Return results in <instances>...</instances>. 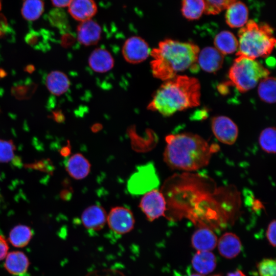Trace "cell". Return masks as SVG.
Here are the masks:
<instances>
[{
    "mask_svg": "<svg viewBox=\"0 0 276 276\" xmlns=\"http://www.w3.org/2000/svg\"><path fill=\"white\" fill-rule=\"evenodd\" d=\"M199 52L198 46L191 42L171 39L160 41L158 47L150 52L153 58L151 67L153 76L167 81L175 77L178 73L188 70L197 72Z\"/></svg>",
    "mask_w": 276,
    "mask_h": 276,
    "instance_id": "1",
    "label": "cell"
},
{
    "mask_svg": "<svg viewBox=\"0 0 276 276\" xmlns=\"http://www.w3.org/2000/svg\"><path fill=\"white\" fill-rule=\"evenodd\" d=\"M166 141L164 159L173 169L198 170L209 164L215 151L203 138L192 133L169 134Z\"/></svg>",
    "mask_w": 276,
    "mask_h": 276,
    "instance_id": "2",
    "label": "cell"
},
{
    "mask_svg": "<svg viewBox=\"0 0 276 276\" xmlns=\"http://www.w3.org/2000/svg\"><path fill=\"white\" fill-rule=\"evenodd\" d=\"M200 89V84L197 78L177 75L160 85L148 107L164 116H171L177 111L199 105Z\"/></svg>",
    "mask_w": 276,
    "mask_h": 276,
    "instance_id": "3",
    "label": "cell"
},
{
    "mask_svg": "<svg viewBox=\"0 0 276 276\" xmlns=\"http://www.w3.org/2000/svg\"><path fill=\"white\" fill-rule=\"evenodd\" d=\"M238 57L255 60L268 57L275 46L273 29L268 24L249 20L238 33Z\"/></svg>",
    "mask_w": 276,
    "mask_h": 276,
    "instance_id": "4",
    "label": "cell"
},
{
    "mask_svg": "<svg viewBox=\"0 0 276 276\" xmlns=\"http://www.w3.org/2000/svg\"><path fill=\"white\" fill-rule=\"evenodd\" d=\"M270 72L260 62L249 58L238 57L228 72L231 84L240 93L254 88Z\"/></svg>",
    "mask_w": 276,
    "mask_h": 276,
    "instance_id": "5",
    "label": "cell"
},
{
    "mask_svg": "<svg viewBox=\"0 0 276 276\" xmlns=\"http://www.w3.org/2000/svg\"><path fill=\"white\" fill-rule=\"evenodd\" d=\"M159 179L153 164L151 162L137 166L136 171L127 181V190L133 195H140L156 189Z\"/></svg>",
    "mask_w": 276,
    "mask_h": 276,
    "instance_id": "6",
    "label": "cell"
},
{
    "mask_svg": "<svg viewBox=\"0 0 276 276\" xmlns=\"http://www.w3.org/2000/svg\"><path fill=\"white\" fill-rule=\"evenodd\" d=\"M139 206L149 221L165 215L166 202L163 194L157 189L150 191L142 197Z\"/></svg>",
    "mask_w": 276,
    "mask_h": 276,
    "instance_id": "7",
    "label": "cell"
},
{
    "mask_svg": "<svg viewBox=\"0 0 276 276\" xmlns=\"http://www.w3.org/2000/svg\"><path fill=\"white\" fill-rule=\"evenodd\" d=\"M107 221L110 229L118 235L131 231L135 222L132 212L123 206L112 208L107 217Z\"/></svg>",
    "mask_w": 276,
    "mask_h": 276,
    "instance_id": "8",
    "label": "cell"
},
{
    "mask_svg": "<svg viewBox=\"0 0 276 276\" xmlns=\"http://www.w3.org/2000/svg\"><path fill=\"white\" fill-rule=\"evenodd\" d=\"M211 127L214 134L220 142L231 145L236 141L238 128L228 117L220 116L213 118Z\"/></svg>",
    "mask_w": 276,
    "mask_h": 276,
    "instance_id": "9",
    "label": "cell"
},
{
    "mask_svg": "<svg viewBox=\"0 0 276 276\" xmlns=\"http://www.w3.org/2000/svg\"><path fill=\"white\" fill-rule=\"evenodd\" d=\"M151 50L144 39L139 36H132L125 42L122 54L125 59L130 63H140L147 58Z\"/></svg>",
    "mask_w": 276,
    "mask_h": 276,
    "instance_id": "10",
    "label": "cell"
},
{
    "mask_svg": "<svg viewBox=\"0 0 276 276\" xmlns=\"http://www.w3.org/2000/svg\"><path fill=\"white\" fill-rule=\"evenodd\" d=\"M224 55L215 48L208 47L199 51L197 63L204 71L215 73L223 64Z\"/></svg>",
    "mask_w": 276,
    "mask_h": 276,
    "instance_id": "11",
    "label": "cell"
},
{
    "mask_svg": "<svg viewBox=\"0 0 276 276\" xmlns=\"http://www.w3.org/2000/svg\"><path fill=\"white\" fill-rule=\"evenodd\" d=\"M107 214L103 207L93 205L87 208L82 213L81 220L87 229L98 231L101 229L107 221Z\"/></svg>",
    "mask_w": 276,
    "mask_h": 276,
    "instance_id": "12",
    "label": "cell"
},
{
    "mask_svg": "<svg viewBox=\"0 0 276 276\" xmlns=\"http://www.w3.org/2000/svg\"><path fill=\"white\" fill-rule=\"evenodd\" d=\"M67 7L72 17L80 22L91 19L98 11L94 0H71Z\"/></svg>",
    "mask_w": 276,
    "mask_h": 276,
    "instance_id": "13",
    "label": "cell"
},
{
    "mask_svg": "<svg viewBox=\"0 0 276 276\" xmlns=\"http://www.w3.org/2000/svg\"><path fill=\"white\" fill-rule=\"evenodd\" d=\"M30 264L27 256L22 251L16 250L8 253L5 258L4 266L10 274L21 276L27 272Z\"/></svg>",
    "mask_w": 276,
    "mask_h": 276,
    "instance_id": "14",
    "label": "cell"
},
{
    "mask_svg": "<svg viewBox=\"0 0 276 276\" xmlns=\"http://www.w3.org/2000/svg\"><path fill=\"white\" fill-rule=\"evenodd\" d=\"M101 32L100 26L91 19L82 21L77 27L78 39L84 45H93L100 40Z\"/></svg>",
    "mask_w": 276,
    "mask_h": 276,
    "instance_id": "15",
    "label": "cell"
},
{
    "mask_svg": "<svg viewBox=\"0 0 276 276\" xmlns=\"http://www.w3.org/2000/svg\"><path fill=\"white\" fill-rule=\"evenodd\" d=\"M217 242L216 234L206 227L196 230L191 238L192 246L197 251H211L216 247Z\"/></svg>",
    "mask_w": 276,
    "mask_h": 276,
    "instance_id": "16",
    "label": "cell"
},
{
    "mask_svg": "<svg viewBox=\"0 0 276 276\" xmlns=\"http://www.w3.org/2000/svg\"><path fill=\"white\" fill-rule=\"evenodd\" d=\"M226 9L225 21L230 27H242L247 22L248 8L242 2L237 1L231 4Z\"/></svg>",
    "mask_w": 276,
    "mask_h": 276,
    "instance_id": "17",
    "label": "cell"
},
{
    "mask_svg": "<svg viewBox=\"0 0 276 276\" xmlns=\"http://www.w3.org/2000/svg\"><path fill=\"white\" fill-rule=\"evenodd\" d=\"M217 243L220 255L228 259L237 257L242 248L240 238L233 233L227 232L223 234L219 238Z\"/></svg>",
    "mask_w": 276,
    "mask_h": 276,
    "instance_id": "18",
    "label": "cell"
},
{
    "mask_svg": "<svg viewBox=\"0 0 276 276\" xmlns=\"http://www.w3.org/2000/svg\"><path fill=\"white\" fill-rule=\"evenodd\" d=\"M65 168L71 177L76 179H81L88 174L90 164L82 154L76 153L67 159Z\"/></svg>",
    "mask_w": 276,
    "mask_h": 276,
    "instance_id": "19",
    "label": "cell"
},
{
    "mask_svg": "<svg viewBox=\"0 0 276 276\" xmlns=\"http://www.w3.org/2000/svg\"><path fill=\"white\" fill-rule=\"evenodd\" d=\"M192 265L198 273L207 274L215 269L216 258L211 251H197L192 259Z\"/></svg>",
    "mask_w": 276,
    "mask_h": 276,
    "instance_id": "20",
    "label": "cell"
},
{
    "mask_svg": "<svg viewBox=\"0 0 276 276\" xmlns=\"http://www.w3.org/2000/svg\"><path fill=\"white\" fill-rule=\"evenodd\" d=\"M90 67L97 72H105L110 70L113 60L110 54L103 49L95 50L90 55L89 60Z\"/></svg>",
    "mask_w": 276,
    "mask_h": 276,
    "instance_id": "21",
    "label": "cell"
},
{
    "mask_svg": "<svg viewBox=\"0 0 276 276\" xmlns=\"http://www.w3.org/2000/svg\"><path fill=\"white\" fill-rule=\"evenodd\" d=\"M215 48L223 55L232 54L238 48V40L228 31H222L217 34L214 41Z\"/></svg>",
    "mask_w": 276,
    "mask_h": 276,
    "instance_id": "22",
    "label": "cell"
},
{
    "mask_svg": "<svg viewBox=\"0 0 276 276\" xmlns=\"http://www.w3.org/2000/svg\"><path fill=\"white\" fill-rule=\"evenodd\" d=\"M46 84L51 93L59 96L67 90L70 86V81L64 73L59 71H53L47 76Z\"/></svg>",
    "mask_w": 276,
    "mask_h": 276,
    "instance_id": "23",
    "label": "cell"
},
{
    "mask_svg": "<svg viewBox=\"0 0 276 276\" xmlns=\"http://www.w3.org/2000/svg\"><path fill=\"white\" fill-rule=\"evenodd\" d=\"M32 236L33 232L29 226L19 224L12 228L9 233L8 239L14 247L22 248L29 243Z\"/></svg>",
    "mask_w": 276,
    "mask_h": 276,
    "instance_id": "24",
    "label": "cell"
},
{
    "mask_svg": "<svg viewBox=\"0 0 276 276\" xmlns=\"http://www.w3.org/2000/svg\"><path fill=\"white\" fill-rule=\"evenodd\" d=\"M205 3L204 0H182L181 13L187 19H199L204 12Z\"/></svg>",
    "mask_w": 276,
    "mask_h": 276,
    "instance_id": "25",
    "label": "cell"
},
{
    "mask_svg": "<svg viewBox=\"0 0 276 276\" xmlns=\"http://www.w3.org/2000/svg\"><path fill=\"white\" fill-rule=\"evenodd\" d=\"M275 79L273 77H267L262 79L258 87V93L261 100L272 104L275 102Z\"/></svg>",
    "mask_w": 276,
    "mask_h": 276,
    "instance_id": "26",
    "label": "cell"
},
{
    "mask_svg": "<svg viewBox=\"0 0 276 276\" xmlns=\"http://www.w3.org/2000/svg\"><path fill=\"white\" fill-rule=\"evenodd\" d=\"M44 10V2L42 0H25L21 8L23 17L30 21L38 19Z\"/></svg>",
    "mask_w": 276,
    "mask_h": 276,
    "instance_id": "27",
    "label": "cell"
},
{
    "mask_svg": "<svg viewBox=\"0 0 276 276\" xmlns=\"http://www.w3.org/2000/svg\"><path fill=\"white\" fill-rule=\"evenodd\" d=\"M276 132L274 127H267L261 132L259 142L262 149L268 153H275Z\"/></svg>",
    "mask_w": 276,
    "mask_h": 276,
    "instance_id": "28",
    "label": "cell"
},
{
    "mask_svg": "<svg viewBox=\"0 0 276 276\" xmlns=\"http://www.w3.org/2000/svg\"><path fill=\"white\" fill-rule=\"evenodd\" d=\"M205 14H217L226 9L231 4L238 0H204Z\"/></svg>",
    "mask_w": 276,
    "mask_h": 276,
    "instance_id": "29",
    "label": "cell"
},
{
    "mask_svg": "<svg viewBox=\"0 0 276 276\" xmlns=\"http://www.w3.org/2000/svg\"><path fill=\"white\" fill-rule=\"evenodd\" d=\"M275 260L271 258L263 259L257 264L260 276H275Z\"/></svg>",
    "mask_w": 276,
    "mask_h": 276,
    "instance_id": "30",
    "label": "cell"
},
{
    "mask_svg": "<svg viewBox=\"0 0 276 276\" xmlns=\"http://www.w3.org/2000/svg\"><path fill=\"white\" fill-rule=\"evenodd\" d=\"M15 147L11 141L0 140V163H6L14 157Z\"/></svg>",
    "mask_w": 276,
    "mask_h": 276,
    "instance_id": "31",
    "label": "cell"
},
{
    "mask_svg": "<svg viewBox=\"0 0 276 276\" xmlns=\"http://www.w3.org/2000/svg\"><path fill=\"white\" fill-rule=\"evenodd\" d=\"M49 18L51 22L57 27L65 26L67 24L65 14L60 9H56L51 11Z\"/></svg>",
    "mask_w": 276,
    "mask_h": 276,
    "instance_id": "32",
    "label": "cell"
},
{
    "mask_svg": "<svg viewBox=\"0 0 276 276\" xmlns=\"http://www.w3.org/2000/svg\"><path fill=\"white\" fill-rule=\"evenodd\" d=\"M275 220L271 221L268 225L266 231L267 239L273 247H275Z\"/></svg>",
    "mask_w": 276,
    "mask_h": 276,
    "instance_id": "33",
    "label": "cell"
},
{
    "mask_svg": "<svg viewBox=\"0 0 276 276\" xmlns=\"http://www.w3.org/2000/svg\"><path fill=\"white\" fill-rule=\"evenodd\" d=\"M9 251V245L6 239L0 235V261L5 259Z\"/></svg>",
    "mask_w": 276,
    "mask_h": 276,
    "instance_id": "34",
    "label": "cell"
},
{
    "mask_svg": "<svg viewBox=\"0 0 276 276\" xmlns=\"http://www.w3.org/2000/svg\"><path fill=\"white\" fill-rule=\"evenodd\" d=\"M71 0H51L53 5L57 8H63L68 6Z\"/></svg>",
    "mask_w": 276,
    "mask_h": 276,
    "instance_id": "35",
    "label": "cell"
},
{
    "mask_svg": "<svg viewBox=\"0 0 276 276\" xmlns=\"http://www.w3.org/2000/svg\"><path fill=\"white\" fill-rule=\"evenodd\" d=\"M227 276H246V275L241 270L237 269L234 272L228 273Z\"/></svg>",
    "mask_w": 276,
    "mask_h": 276,
    "instance_id": "36",
    "label": "cell"
},
{
    "mask_svg": "<svg viewBox=\"0 0 276 276\" xmlns=\"http://www.w3.org/2000/svg\"><path fill=\"white\" fill-rule=\"evenodd\" d=\"M189 276H204L203 274H201L200 273H192Z\"/></svg>",
    "mask_w": 276,
    "mask_h": 276,
    "instance_id": "37",
    "label": "cell"
},
{
    "mask_svg": "<svg viewBox=\"0 0 276 276\" xmlns=\"http://www.w3.org/2000/svg\"><path fill=\"white\" fill-rule=\"evenodd\" d=\"M212 276H221V275L220 274H217L213 275Z\"/></svg>",
    "mask_w": 276,
    "mask_h": 276,
    "instance_id": "38",
    "label": "cell"
},
{
    "mask_svg": "<svg viewBox=\"0 0 276 276\" xmlns=\"http://www.w3.org/2000/svg\"><path fill=\"white\" fill-rule=\"evenodd\" d=\"M1 8H2V4H1V0H0V10L1 9Z\"/></svg>",
    "mask_w": 276,
    "mask_h": 276,
    "instance_id": "39",
    "label": "cell"
}]
</instances>
